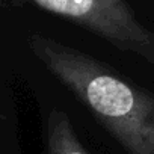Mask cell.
Instances as JSON below:
<instances>
[{
    "label": "cell",
    "instance_id": "3957f363",
    "mask_svg": "<svg viewBox=\"0 0 154 154\" xmlns=\"http://www.w3.org/2000/svg\"><path fill=\"white\" fill-rule=\"evenodd\" d=\"M45 154H89L63 110L51 109L44 128Z\"/></svg>",
    "mask_w": 154,
    "mask_h": 154
},
{
    "label": "cell",
    "instance_id": "7a4b0ae2",
    "mask_svg": "<svg viewBox=\"0 0 154 154\" xmlns=\"http://www.w3.org/2000/svg\"><path fill=\"white\" fill-rule=\"evenodd\" d=\"M5 8L36 6L59 15L112 47L139 56L154 66V32L134 14L125 0H2Z\"/></svg>",
    "mask_w": 154,
    "mask_h": 154
},
{
    "label": "cell",
    "instance_id": "6da1fadb",
    "mask_svg": "<svg viewBox=\"0 0 154 154\" xmlns=\"http://www.w3.org/2000/svg\"><path fill=\"white\" fill-rule=\"evenodd\" d=\"M27 45L128 154H154V94L103 60L41 33Z\"/></svg>",
    "mask_w": 154,
    "mask_h": 154
}]
</instances>
